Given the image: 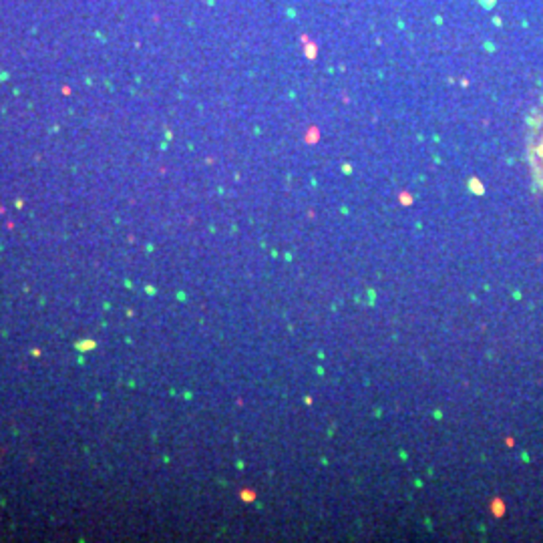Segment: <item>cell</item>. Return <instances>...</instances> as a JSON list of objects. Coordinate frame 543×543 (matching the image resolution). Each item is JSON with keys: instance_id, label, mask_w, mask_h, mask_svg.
Instances as JSON below:
<instances>
[{"instance_id": "1", "label": "cell", "mask_w": 543, "mask_h": 543, "mask_svg": "<svg viewBox=\"0 0 543 543\" xmlns=\"http://www.w3.org/2000/svg\"><path fill=\"white\" fill-rule=\"evenodd\" d=\"M531 163L535 169V176L540 179V183L543 185V101L542 107L535 113V121L531 127Z\"/></svg>"}]
</instances>
